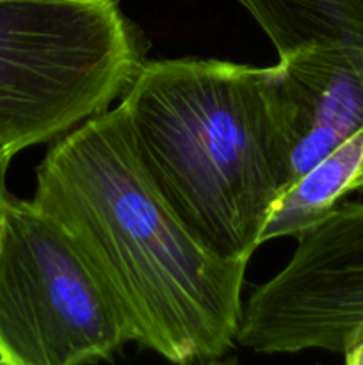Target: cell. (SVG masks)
I'll list each match as a JSON object with an SVG mask.
<instances>
[{"label":"cell","mask_w":363,"mask_h":365,"mask_svg":"<svg viewBox=\"0 0 363 365\" xmlns=\"http://www.w3.org/2000/svg\"><path fill=\"white\" fill-rule=\"evenodd\" d=\"M32 202L73 239L132 342L173 364L230 353L248 262L214 255L184 227L135 157L120 107L52 141Z\"/></svg>","instance_id":"cell-1"},{"label":"cell","mask_w":363,"mask_h":365,"mask_svg":"<svg viewBox=\"0 0 363 365\" xmlns=\"http://www.w3.org/2000/svg\"><path fill=\"white\" fill-rule=\"evenodd\" d=\"M142 170L210 253L248 262L292 185L270 66L144 61L120 103Z\"/></svg>","instance_id":"cell-2"},{"label":"cell","mask_w":363,"mask_h":365,"mask_svg":"<svg viewBox=\"0 0 363 365\" xmlns=\"http://www.w3.org/2000/svg\"><path fill=\"white\" fill-rule=\"evenodd\" d=\"M144 61L117 0H0V153L110 109Z\"/></svg>","instance_id":"cell-3"},{"label":"cell","mask_w":363,"mask_h":365,"mask_svg":"<svg viewBox=\"0 0 363 365\" xmlns=\"http://www.w3.org/2000/svg\"><path fill=\"white\" fill-rule=\"evenodd\" d=\"M132 342L120 307L73 239L32 200L0 216V364L78 365Z\"/></svg>","instance_id":"cell-4"},{"label":"cell","mask_w":363,"mask_h":365,"mask_svg":"<svg viewBox=\"0 0 363 365\" xmlns=\"http://www.w3.org/2000/svg\"><path fill=\"white\" fill-rule=\"evenodd\" d=\"M363 327V202L298 235L287 266L242 305L237 342L260 355L344 351Z\"/></svg>","instance_id":"cell-5"},{"label":"cell","mask_w":363,"mask_h":365,"mask_svg":"<svg viewBox=\"0 0 363 365\" xmlns=\"http://www.w3.org/2000/svg\"><path fill=\"white\" fill-rule=\"evenodd\" d=\"M270 93L294 184L363 127V45L312 46L278 59Z\"/></svg>","instance_id":"cell-6"},{"label":"cell","mask_w":363,"mask_h":365,"mask_svg":"<svg viewBox=\"0 0 363 365\" xmlns=\"http://www.w3.org/2000/svg\"><path fill=\"white\" fill-rule=\"evenodd\" d=\"M356 191H363V127L283 192L263 228L262 245L273 239L298 237Z\"/></svg>","instance_id":"cell-7"},{"label":"cell","mask_w":363,"mask_h":365,"mask_svg":"<svg viewBox=\"0 0 363 365\" xmlns=\"http://www.w3.org/2000/svg\"><path fill=\"white\" fill-rule=\"evenodd\" d=\"M278 59L322 45H363V0H237Z\"/></svg>","instance_id":"cell-8"},{"label":"cell","mask_w":363,"mask_h":365,"mask_svg":"<svg viewBox=\"0 0 363 365\" xmlns=\"http://www.w3.org/2000/svg\"><path fill=\"white\" fill-rule=\"evenodd\" d=\"M342 355H344L345 364L363 365V327L358 328V330L349 337Z\"/></svg>","instance_id":"cell-9"},{"label":"cell","mask_w":363,"mask_h":365,"mask_svg":"<svg viewBox=\"0 0 363 365\" xmlns=\"http://www.w3.org/2000/svg\"><path fill=\"white\" fill-rule=\"evenodd\" d=\"M13 157L6 155V153H0V216H2L4 205H6L7 198H9V192L6 187V175L9 170V164Z\"/></svg>","instance_id":"cell-10"}]
</instances>
